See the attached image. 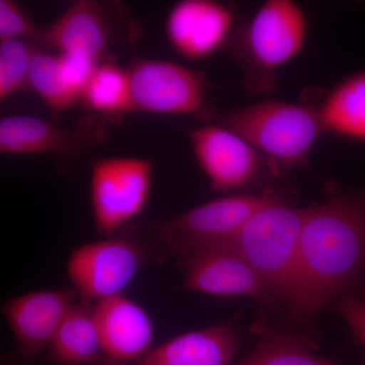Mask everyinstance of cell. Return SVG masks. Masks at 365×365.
<instances>
[{
  "label": "cell",
  "instance_id": "obj_10",
  "mask_svg": "<svg viewBox=\"0 0 365 365\" xmlns=\"http://www.w3.org/2000/svg\"><path fill=\"white\" fill-rule=\"evenodd\" d=\"M190 143L199 167L215 191L247 188L269 163L251 144L220 124L197 127L190 133Z\"/></svg>",
  "mask_w": 365,
  "mask_h": 365
},
{
  "label": "cell",
  "instance_id": "obj_15",
  "mask_svg": "<svg viewBox=\"0 0 365 365\" xmlns=\"http://www.w3.org/2000/svg\"><path fill=\"white\" fill-rule=\"evenodd\" d=\"M109 4L93 0L72 4L51 25L40 29L34 42L57 54H78L104 61L113 36Z\"/></svg>",
  "mask_w": 365,
  "mask_h": 365
},
{
  "label": "cell",
  "instance_id": "obj_2",
  "mask_svg": "<svg viewBox=\"0 0 365 365\" xmlns=\"http://www.w3.org/2000/svg\"><path fill=\"white\" fill-rule=\"evenodd\" d=\"M307 213L309 208L278 201L258 211L234 237L212 247L239 252L261 276L273 299L302 316L319 311L300 257V235Z\"/></svg>",
  "mask_w": 365,
  "mask_h": 365
},
{
  "label": "cell",
  "instance_id": "obj_3",
  "mask_svg": "<svg viewBox=\"0 0 365 365\" xmlns=\"http://www.w3.org/2000/svg\"><path fill=\"white\" fill-rule=\"evenodd\" d=\"M304 11L292 0L264 2L230 43L246 72L245 86L255 93H268L276 72L304 49L307 38Z\"/></svg>",
  "mask_w": 365,
  "mask_h": 365
},
{
  "label": "cell",
  "instance_id": "obj_4",
  "mask_svg": "<svg viewBox=\"0 0 365 365\" xmlns=\"http://www.w3.org/2000/svg\"><path fill=\"white\" fill-rule=\"evenodd\" d=\"M220 124L251 144L271 167L287 170L307 165L323 134L317 108L273 98L227 113Z\"/></svg>",
  "mask_w": 365,
  "mask_h": 365
},
{
  "label": "cell",
  "instance_id": "obj_16",
  "mask_svg": "<svg viewBox=\"0 0 365 365\" xmlns=\"http://www.w3.org/2000/svg\"><path fill=\"white\" fill-rule=\"evenodd\" d=\"M241 338L232 321L182 334L151 349L140 365H227Z\"/></svg>",
  "mask_w": 365,
  "mask_h": 365
},
{
  "label": "cell",
  "instance_id": "obj_22",
  "mask_svg": "<svg viewBox=\"0 0 365 365\" xmlns=\"http://www.w3.org/2000/svg\"><path fill=\"white\" fill-rule=\"evenodd\" d=\"M37 48L26 40L0 42V102L29 88V76Z\"/></svg>",
  "mask_w": 365,
  "mask_h": 365
},
{
  "label": "cell",
  "instance_id": "obj_7",
  "mask_svg": "<svg viewBox=\"0 0 365 365\" xmlns=\"http://www.w3.org/2000/svg\"><path fill=\"white\" fill-rule=\"evenodd\" d=\"M148 254L138 242L110 237L72 251L66 272L79 302L95 304L123 294L145 263Z\"/></svg>",
  "mask_w": 365,
  "mask_h": 365
},
{
  "label": "cell",
  "instance_id": "obj_20",
  "mask_svg": "<svg viewBox=\"0 0 365 365\" xmlns=\"http://www.w3.org/2000/svg\"><path fill=\"white\" fill-rule=\"evenodd\" d=\"M29 88L55 114L66 111L81 102L62 73L58 54L36 49L29 76Z\"/></svg>",
  "mask_w": 365,
  "mask_h": 365
},
{
  "label": "cell",
  "instance_id": "obj_18",
  "mask_svg": "<svg viewBox=\"0 0 365 365\" xmlns=\"http://www.w3.org/2000/svg\"><path fill=\"white\" fill-rule=\"evenodd\" d=\"M49 357L62 365L95 364L104 360L93 307L76 302L67 312L49 348Z\"/></svg>",
  "mask_w": 365,
  "mask_h": 365
},
{
  "label": "cell",
  "instance_id": "obj_9",
  "mask_svg": "<svg viewBox=\"0 0 365 365\" xmlns=\"http://www.w3.org/2000/svg\"><path fill=\"white\" fill-rule=\"evenodd\" d=\"M127 71L133 112L191 115L200 111L205 103L207 83L200 72L153 59H137Z\"/></svg>",
  "mask_w": 365,
  "mask_h": 365
},
{
  "label": "cell",
  "instance_id": "obj_11",
  "mask_svg": "<svg viewBox=\"0 0 365 365\" xmlns=\"http://www.w3.org/2000/svg\"><path fill=\"white\" fill-rule=\"evenodd\" d=\"M73 288L43 289L6 300L2 304L16 341L13 365H32L49 348L67 312L76 302Z\"/></svg>",
  "mask_w": 365,
  "mask_h": 365
},
{
  "label": "cell",
  "instance_id": "obj_6",
  "mask_svg": "<svg viewBox=\"0 0 365 365\" xmlns=\"http://www.w3.org/2000/svg\"><path fill=\"white\" fill-rule=\"evenodd\" d=\"M153 174V163L148 158H103L91 163V210L100 234H115L143 212Z\"/></svg>",
  "mask_w": 365,
  "mask_h": 365
},
{
  "label": "cell",
  "instance_id": "obj_5",
  "mask_svg": "<svg viewBox=\"0 0 365 365\" xmlns=\"http://www.w3.org/2000/svg\"><path fill=\"white\" fill-rule=\"evenodd\" d=\"M280 200L271 194L222 197L153 222V227L169 251L184 259L227 242L258 211Z\"/></svg>",
  "mask_w": 365,
  "mask_h": 365
},
{
  "label": "cell",
  "instance_id": "obj_19",
  "mask_svg": "<svg viewBox=\"0 0 365 365\" xmlns=\"http://www.w3.org/2000/svg\"><path fill=\"white\" fill-rule=\"evenodd\" d=\"M81 103L107 121L133 112L127 69L110 58L101 62L83 90Z\"/></svg>",
  "mask_w": 365,
  "mask_h": 365
},
{
  "label": "cell",
  "instance_id": "obj_21",
  "mask_svg": "<svg viewBox=\"0 0 365 365\" xmlns=\"http://www.w3.org/2000/svg\"><path fill=\"white\" fill-rule=\"evenodd\" d=\"M237 365H338L322 359L297 336L267 331L248 356Z\"/></svg>",
  "mask_w": 365,
  "mask_h": 365
},
{
  "label": "cell",
  "instance_id": "obj_14",
  "mask_svg": "<svg viewBox=\"0 0 365 365\" xmlns=\"http://www.w3.org/2000/svg\"><path fill=\"white\" fill-rule=\"evenodd\" d=\"M93 311L105 361L125 365L150 351L155 328L140 304L121 294L101 300Z\"/></svg>",
  "mask_w": 365,
  "mask_h": 365
},
{
  "label": "cell",
  "instance_id": "obj_13",
  "mask_svg": "<svg viewBox=\"0 0 365 365\" xmlns=\"http://www.w3.org/2000/svg\"><path fill=\"white\" fill-rule=\"evenodd\" d=\"M182 289L218 297H247L258 302H275L261 276L239 252L211 248L182 259Z\"/></svg>",
  "mask_w": 365,
  "mask_h": 365
},
{
  "label": "cell",
  "instance_id": "obj_17",
  "mask_svg": "<svg viewBox=\"0 0 365 365\" xmlns=\"http://www.w3.org/2000/svg\"><path fill=\"white\" fill-rule=\"evenodd\" d=\"M317 111L323 133L365 143V71L331 88Z\"/></svg>",
  "mask_w": 365,
  "mask_h": 365
},
{
  "label": "cell",
  "instance_id": "obj_8",
  "mask_svg": "<svg viewBox=\"0 0 365 365\" xmlns=\"http://www.w3.org/2000/svg\"><path fill=\"white\" fill-rule=\"evenodd\" d=\"M107 134V120L93 114L79 119L73 128L39 117L11 115L0 120V153L51 155L68 167Z\"/></svg>",
  "mask_w": 365,
  "mask_h": 365
},
{
  "label": "cell",
  "instance_id": "obj_24",
  "mask_svg": "<svg viewBox=\"0 0 365 365\" xmlns=\"http://www.w3.org/2000/svg\"><path fill=\"white\" fill-rule=\"evenodd\" d=\"M337 309L349 327L354 339L365 345V302L353 295H345L338 299Z\"/></svg>",
  "mask_w": 365,
  "mask_h": 365
},
{
  "label": "cell",
  "instance_id": "obj_12",
  "mask_svg": "<svg viewBox=\"0 0 365 365\" xmlns=\"http://www.w3.org/2000/svg\"><path fill=\"white\" fill-rule=\"evenodd\" d=\"M232 7L215 0H182L172 6L165 23V37L178 54L204 60L230 42L235 33Z\"/></svg>",
  "mask_w": 365,
  "mask_h": 365
},
{
  "label": "cell",
  "instance_id": "obj_1",
  "mask_svg": "<svg viewBox=\"0 0 365 365\" xmlns=\"http://www.w3.org/2000/svg\"><path fill=\"white\" fill-rule=\"evenodd\" d=\"M302 268L319 307L352 295L365 277V196L309 208L299 241Z\"/></svg>",
  "mask_w": 365,
  "mask_h": 365
},
{
  "label": "cell",
  "instance_id": "obj_23",
  "mask_svg": "<svg viewBox=\"0 0 365 365\" xmlns=\"http://www.w3.org/2000/svg\"><path fill=\"white\" fill-rule=\"evenodd\" d=\"M39 31L18 2L0 0V42L25 39L34 42Z\"/></svg>",
  "mask_w": 365,
  "mask_h": 365
}]
</instances>
